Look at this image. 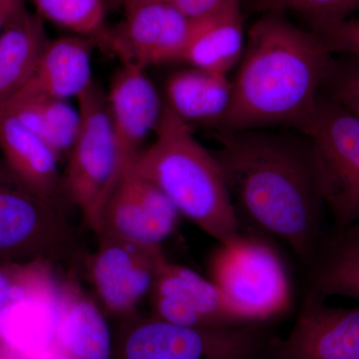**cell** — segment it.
<instances>
[{
  "instance_id": "obj_1",
  "label": "cell",
  "mask_w": 359,
  "mask_h": 359,
  "mask_svg": "<svg viewBox=\"0 0 359 359\" xmlns=\"http://www.w3.org/2000/svg\"><path fill=\"white\" fill-rule=\"evenodd\" d=\"M212 152L238 217L280 238L302 262L320 250L321 198L309 144L263 129L219 131Z\"/></svg>"
},
{
  "instance_id": "obj_2",
  "label": "cell",
  "mask_w": 359,
  "mask_h": 359,
  "mask_svg": "<svg viewBox=\"0 0 359 359\" xmlns=\"http://www.w3.org/2000/svg\"><path fill=\"white\" fill-rule=\"evenodd\" d=\"M332 52L314 32L278 13L250 27L240 69L231 82L229 109L219 131L289 126L304 135L318 112L321 85L332 69Z\"/></svg>"
},
{
  "instance_id": "obj_3",
  "label": "cell",
  "mask_w": 359,
  "mask_h": 359,
  "mask_svg": "<svg viewBox=\"0 0 359 359\" xmlns=\"http://www.w3.org/2000/svg\"><path fill=\"white\" fill-rule=\"evenodd\" d=\"M155 133L152 145L135 162L137 174L154 184L180 214L219 244L240 238V219L212 152L167 104L163 106Z\"/></svg>"
},
{
  "instance_id": "obj_4",
  "label": "cell",
  "mask_w": 359,
  "mask_h": 359,
  "mask_svg": "<svg viewBox=\"0 0 359 359\" xmlns=\"http://www.w3.org/2000/svg\"><path fill=\"white\" fill-rule=\"evenodd\" d=\"M77 101L80 128L63 182L67 197L98 233L108 201L125 174L116 154L107 94L93 81Z\"/></svg>"
},
{
  "instance_id": "obj_5",
  "label": "cell",
  "mask_w": 359,
  "mask_h": 359,
  "mask_svg": "<svg viewBox=\"0 0 359 359\" xmlns=\"http://www.w3.org/2000/svg\"><path fill=\"white\" fill-rule=\"evenodd\" d=\"M271 344L259 323L190 327L152 316L122 327L112 359H257Z\"/></svg>"
},
{
  "instance_id": "obj_6",
  "label": "cell",
  "mask_w": 359,
  "mask_h": 359,
  "mask_svg": "<svg viewBox=\"0 0 359 359\" xmlns=\"http://www.w3.org/2000/svg\"><path fill=\"white\" fill-rule=\"evenodd\" d=\"M212 282L250 323L285 313L290 285L285 264L273 248L255 235L242 233L219 244L211 261Z\"/></svg>"
},
{
  "instance_id": "obj_7",
  "label": "cell",
  "mask_w": 359,
  "mask_h": 359,
  "mask_svg": "<svg viewBox=\"0 0 359 359\" xmlns=\"http://www.w3.org/2000/svg\"><path fill=\"white\" fill-rule=\"evenodd\" d=\"M306 136L323 204L337 228L359 223V120L330 99H320Z\"/></svg>"
},
{
  "instance_id": "obj_8",
  "label": "cell",
  "mask_w": 359,
  "mask_h": 359,
  "mask_svg": "<svg viewBox=\"0 0 359 359\" xmlns=\"http://www.w3.org/2000/svg\"><path fill=\"white\" fill-rule=\"evenodd\" d=\"M76 248L62 209L25 188L0 187V255L22 252L32 262L54 264Z\"/></svg>"
},
{
  "instance_id": "obj_9",
  "label": "cell",
  "mask_w": 359,
  "mask_h": 359,
  "mask_svg": "<svg viewBox=\"0 0 359 359\" xmlns=\"http://www.w3.org/2000/svg\"><path fill=\"white\" fill-rule=\"evenodd\" d=\"M124 11V20L107 29L102 42L122 65L146 69L181 60L194 20L160 2L137 4Z\"/></svg>"
},
{
  "instance_id": "obj_10",
  "label": "cell",
  "mask_w": 359,
  "mask_h": 359,
  "mask_svg": "<svg viewBox=\"0 0 359 359\" xmlns=\"http://www.w3.org/2000/svg\"><path fill=\"white\" fill-rule=\"evenodd\" d=\"M100 244L91 264L97 292L106 308L128 313L152 289L165 255L160 245H147L99 233Z\"/></svg>"
},
{
  "instance_id": "obj_11",
  "label": "cell",
  "mask_w": 359,
  "mask_h": 359,
  "mask_svg": "<svg viewBox=\"0 0 359 359\" xmlns=\"http://www.w3.org/2000/svg\"><path fill=\"white\" fill-rule=\"evenodd\" d=\"M309 292L287 339L273 341V359H359V306H327Z\"/></svg>"
},
{
  "instance_id": "obj_12",
  "label": "cell",
  "mask_w": 359,
  "mask_h": 359,
  "mask_svg": "<svg viewBox=\"0 0 359 359\" xmlns=\"http://www.w3.org/2000/svg\"><path fill=\"white\" fill-rule=\"evenodd\" d=\"M179 216L173 203L137 174L133 165L108 201L97 235L107 233L138 244L160 245L173 233Z\"/></svg>"
},
{
  "instance_id": "obj_13",
  "label": "cell",
  "mask_w": 359,
  "mask_h": 359,
  "mask_svg": "<svg viewBox=\"0 0 359 359\" xmlns=\"http://www.w3.org/2000/svg\"><path fill=\"white\" fill-rule=\"evenodd\" d=\"M107 101L116 154L125 174L140 155L141 144L157 127L164 105L145 69L124 65L112 78Z\"/></svg>"
},
{
  "instance_id": "obj_14",
  "label": "cell",
  "mask_w": 359,
  "mask_h": 359,
  "mask_svg": "<svg viewBox=\"0 0 359 359\" xmlns=\"http://www.w3.org/2000/svg\"><path fill=\"white\" fill-rule=\"evenodd\" d=\"M0 148L23 188L62 209L66 193L57 156L6 107L0 109Z\"/></svg>"
},
{
  "instance_id": "obj_15",
  "label": "cell",
  "mask_w": 359,
  "mask_h": 359,
  "mask_svg": "<svg viewBox=\"0 0 359 359\" xmlns=\"http://www.w3.org/2000/svg\"><path fill=\"white\" fill-rule=\"evenodd\" d=\"M244 18L241 0H229L216 11L194 20L181 60L194 68L226 74L245 51Z\"/></svg>"
},
{
  "instance_id": "obj_16",
  "label": "cell",
  "mask_w": 359,
  "mask_h": 359,
  "mask_svg": "<svg viewBox=\"0 0 359 359\" xmlns=\"http://www.w3.org/2000/svg\"><path fill=\"white\" fill-rule=\"evenodd\" d=\"M53 346L65 359H112L107 321L95 304L71 285L60 287Z\"/></svg>"
},
{
  "instance_id": "obj_17",
  "label": "cell",
  "mask_w": 359,
  "mask_h": 359,
  "mask_svg": "<svg viewBox=\"0 0 359 359\" xmlns=\"http://www.w3.org/2000/svg\"><path fill=\"white\" fill-rule=\"evenodd\" d=\"M152 289L154 294L166 295L181 302L195 314L202 327L256 325L250 323L212 280L171 263L167 257L161 262Z\"/></svg>"
},
{
  "instance_id": "obj_18",
  "label": "cell",
  "mask_w": 359,
  "mask_h": 359,
  "mask_svg": "<svg viewBox=\"0 0 359 359\" xmlns=\"http://www.w3.org/2000/svg\"><path fill=\"white\" fill-rule=\"evenodd\" d=\"M91 40L65 36L48 40L28 84L21 91L65 100L77 97L92 82Z\"/></svg>"
},
{
  "instance_id": "obj_19",
  "label": "cell",
  "mask_w": 359,
  "mask_h": 359,
  "mask_svg": "<svg viewBox=\"0 0 359 359\" xmlns=\"http://www.w3.org/2000/svg\"><path fill=\"white\" fill-rule=\"evenodd\" d=\"M47 42L43 20L25 4L7 21L0 34V109L30 81Z\"/></svg>"
},
{
  "instance_id": "obj_20",
  "label": "cell",
  "mask_w": 359,
  "mask_h": 359,
  "mask_svg": "<svg viewBox=\"0 0 359 359\" xmlns=\"http://www.w3.org/2000/svg\"><path fill=\"white\" fill-rule=\"evenodd\" d=\"M166 95L170 109L187 124L216 128L230 106L231 82L226 74L193 68L170 77Z\"/></svg>"
},
{
  "instance_id": "obj_21",
  "label": "cell",
  "mask_w": 359,
  "mask_h": 359,
  "mask_svg": "<svg viewBox=\"0 0 359 359\" xmlns=\"http://www.w3.org/2000/svg\"><path fill=\"white\" fill-rule=\"evenodd\" d=\"M58 297L25 299L0 311V348L29 355L50 347L57 323Z\"/></svg>"
},
{
  "instance_id": "obj_22",
  "label": "cell",
  "mask_w": 359,
  "mask_h": 359,
  "mask_svg": "<svg viewBox=\"0 0 359 359\" xmlns=\"http://www.w3.org/2000/svg\"><path fill=\"white\" fill-rule=\"evenodd\" d=\"M4 107L13 111L30 131L55 153L59 160L69 156L80 128L78 109L65 100L26 91H20Z\"/></svg>"
},
{
  "instance_id": "obj_23",
  "label": "cell",
  "mask_w": 359,
  "mask_h": 359,
  "mask_svg": "<svg viewBox=\"0 0 359 359\" xmlns=\"http://www.w3.org/2000/svg\"><path fill=\"white\" fill-rule=\"evenodd\" d=\"M316 257L309 292L323 299L344 297L359 304V223L337 229Z\"/></svg>"
},
{
  "instance_id": "obj_24",
  "label": "cell",
  "mask_w": 359,
  "mask_h": 359,
  "mask_svg": "<svg viewBox=\"0 0 359 359\" xmlns=\"http://www.w3.org/2000/svg\"><path fill=\"white\" fill-rule=\"evenodd\" d=\"M37 14L79 36L102 44L108 28L103 0H32Z\"/></svg>"
},
{
  "instance_id": "obj_25",
  "label": "cell",
  "mask_w": 359,
  "mask_h": 359,
  "mask_svg": "<svg viewBox=\"0 0 359 359\" xmlns=\"http://www.w3.org/2000/svg\"><path fill=\"white\" fill-rule=\"evenodd\" d=\"M52 271L47 262L0 269V311L25 299L57 297L60 285Z\"/></svg>"
},
{
  "instance_id": "obj_26",
  "label": "cell",
  "mask_w": 359,
  "mask_h": 359,
  "mask_svg": "<svg viewBox=\"0 0 359 359\" xmlns=\"http://www.w3.org/2000/svg\"><path fill=\"white\" fill-rule=\"evenodd\" d=\"M255 8L268 13H292L314 28L346 20L359 9V0H254Z\"/></svg>"
},
{
  "instance_id": "obj_27",
  "label": "cell",
  "mask_w": 359,
  "mask_h": 359,
  "mask_svg": "<svg viewBox=\"0 0 359 359\" xmlns=\"http://www.w3.org/2000/svg\"><path fill=\"white\" fill-rule=\"evenodd\" d=\"M351 57L341 65L334 61L325 83L330 87V100L359 120V58Z\"/></svg>"
},
{
  "instance_id": "obj_28",
  "label": "cell",
  "mask_w": 359,
  "mask_h": 359,
  "mask_svg": "<svg viewBox=\"0 0 359 359\" xmlns=\"http://www.w3.org/2000/svg\"><path fill=\"white\" fill-rule=\"evenodd\" d=\"M332 53L346 54L359 58V20H346L314 28Z\"/></svg>"
},
{
  "instance_id": "obj_29",
  "label": "cell",
  "mask_w": 359,
  "mask_h": 359,
  "mask_svg": "<svg viewBox=\"0 0 359 359\" xmlns=\"http://www.w3.org/2000/svg\"><path fill=\"white\" fill-rule=\"evenodd\" d=\"M228 1L229 0H126L123 9L146 2H160L174 7L191 20H199L214 13Z\"/></svg>"
},
{
  "instance_id": "obj_30",
  "label": "cell",
  "mask_w": 359,
  "mask_h": 359,
  "mask_svg": "<svg viewBox=\"0 0 359 359\" xmlns=\"http://www.w3.org/2000/svg\"><path fill=\"white\" fill-rule=\"evenodd\" d=\"M22 6V0H0V34L9 18Z\"/></svg>"
},
{
  "instance_id": "obj_31",
  "label": "cell",
  "mask_w": 359,
  "mask_h": 359,
  "mask_svg": "<svg viewBox=\"0 0 359 359\" xmlns=\"http://www.w3.org/2000/svg\"><path fill=\"white\" fill-rule=\"evenodd\" d=\"M126 0H103L107 11H116V9L123 8Z\"/></svg>"
},
{
  "instance_id": "obj_32",
  "label": "cell",
  "mask_w": 359,
  "mask_h": 359,
  "mask_svg": "<svg viewBox=\"0 0 359 359\" xmlns=\"http://www.w3.org/2000/svg\"><path fill=\"white\" fill-rule=\"evenodd\" d=\"M0 359H7V355L1 348H0Z\"/></svg>"
}]
</instances>
